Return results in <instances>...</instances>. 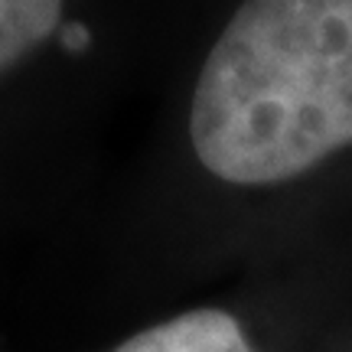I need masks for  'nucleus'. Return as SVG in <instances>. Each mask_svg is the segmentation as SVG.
Instances as JSON below:
<instances>
[{
	"label": "nucleus",
	"instance_id": "1",
	"mask_svg": "<svg viewBox=\"0 0 352 352\" xmlns=\"http://www.w3.org/2000/svg\"><path fill=\"white\" fill-rule=\"evenodd\" d=\"M189 138L209 173L241 186L352 144V0H245L202 65Z\"/></svg>",
	"mask_w": 352,
	"mask_h": 352
},
{
	"label": "nucleus",
	"instance_id": "2",
	"mask_svg": "<svg viewBox=\"0 0 352 352\" xmlns=\"http://www.w3.org/2000/svg\"><path fill=\"white\" fill-rule=\"evenodd\" d=\"M114 352H254L241 327L222 310H192L131 336Z\"/></svg>",
	"mask_w": 352,
	"mask_h": 352
},
{
	"label": "nucleus",
	"instance_id": "3",
	"mask_svg": "<svg viewBox=\"0 0 352 352\" xmlns=\"http://www.w3.org/2000/svg\"><path fill=\"white\" fill-rule=\"evenodd\" d=\"M63 16V0H0V72L33 52Z\"/></svg>",
	"mask_w": 352,
	"mask_h": 352
},
{
	"label": "nucleus",
	"instance_id": "4",
	"mask_svg": "<svg viewBox=\"0 0 352 352\" xmlns=\"http://www.w3.org/2000/svg\"><path fill=\"white\" fill-rule=\"evenodd\" d=\"M85 43H88V33L82 26H72V30L65 33V46H69V50H82Z\"/></svg>",
	"mask_w": 352,
	"mask_h": 352
}]
</instances>
